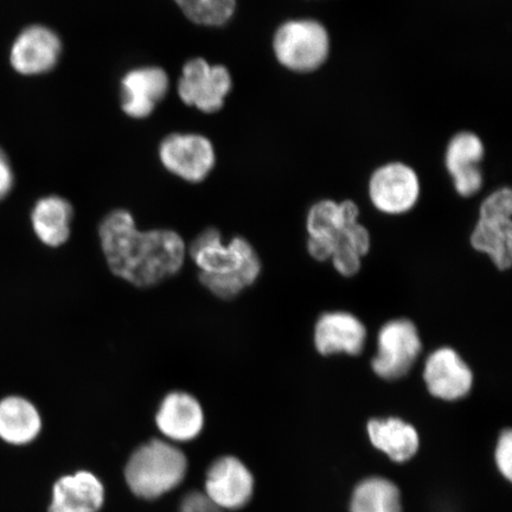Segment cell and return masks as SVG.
<instances>
[{"label": "cell", "mask_w": 512, "mask_h": 512, "mask_svg": "<svg viewBox=\"0 0 512 512\" xmlns=\"http://www.w3.org/2000/svg\"><path fill=\"white\" fill-rule=\"evenodd\" d=\"M102 253L115 277L149 288L174 277L184 266L188 247L171 229L139 230L130 211L117 209L99 226Z\"/></svg>", "instance_id": "cell-1"}, {"label": "cell", "mask_w": 512, "mask_h": 512, "mask_svg": "<svg viewBox=\"0 0 512 512\" xmlns=\"http://www.w3.org/2000/svg\"><path fill=\"white\" fill-rule=\"evenodd\" d=\"M188 254L198 268L201 284L215 297L234 299L256 283L262 264L252 243L234 236L223 241L219 229L207 228L190 243Z\"/></svg>", "instance_id": "cell-2"}, {"label": "cell", "mask_w": 512, "mask_h": 512, "mask_svg": "<svg viewBox=\"0 0 512 512\" xmlns=\"http://www.w3.org/2000/svg\"><path fill=\"white\" fill-rule=\"evenodd\" d=\"M190 470L188 454L163 438L134 447L123 466L126 489L138 501H159L181 488Z\"/></svg>", "instance_id": "cell-3"}, {"label": "cell", "mask_w": 512, "mask_h": 512, "mask_svg": "<svg viewBox=\"0 0 512 512\" xmlns=\"http://www.w3.org/2000/svg\"><path fill=\"white\" fill-rule=\"evenodd\" d=\"M272 50L279 66L287 72L297 75L317 73L330 59V32L316 18L287 19L274 31Z\"/></svg>", "instance_id": "cell-4"}, {"label": "cell", "mask_w": 512, "mask_h": 512, "mask_svg": "<svg viewBox=\"0 0 512 512\" xmlns=\"http://www.w3.org/2000/svg\"><path fill=\"white\" fill-rule=\"evenodd\" d=\"M512 190L501 187L484 198L478 210L470 243L473 249L488 256L498 271L512 265Z\"/></svg>", "instance_id": "cell-5"}, {"label": "cell", "mask_w": 512, "mask_h": 512, "mask_svg": "<svg viewBox=\"0 0 512 512\" xmlns=\"http://www.w3.org/2000/svg\"><path fill=\"white\" fill-rule=\"evenodd\" d=\"M422 352L418 326L408 318L384 323L376 337V354L370 366L379 379L392 382L411 373Z\"/></svg>", "instance_id": "cell-6"}, {"label": "cell", "mask_w": 512, "mask_h": 512, "mask_svg": "<svg viewBox=\"0 0 512 512\" xmlns=\"http://www.w3.org/2000/svg\"><path fill=\"white\" fill-rule=\"evenodd\" d=\"M368 197L371 206L383 215H406L420 201L419 174L412 165L401 160L383 163L371 172Z\"/></svg>", "instance_id": "cell-7"}, {"label": "cell", "mask_w": 512, "mask_h": 512, "mask_svg": "<svg viewBox=\"0 0 512 512\" xmlns=\"http://www.w3.org/2000/svg\"><path fill=\"white\" fill-rule=\"evenodd\" d=\"M361 210L352 200L324 198L312 204L306 215L307 252L318 262L330 261L347 229L360 221Z\"/></svg>", "instance_id": "cell-8"}, {"label": "cell", "mask_w": 512, "mask_h": 512, "mask_svg": "<svg viewBox=\"0 0 512 512\" xmlns=\"http://www.w3.org/2000/svg\"><path fill=\"white\" fill-rule=\"evenodd\" d=\"M203 491L226 512H238L252 503L256 478L251 467L234 454L211 460L203 473Z\"/></svg>", "instance_id": "cell-9"}, {"label": "cell", "mask_w": 512, "mask_h": 512, "mask_svg": "<svg viewBox=\"0 0 512 512\" xmlns=\"http://www.w3.org/2000/svg\"><path fill=\"white\" fill-rule=\"evenodd\" d=\"M233 88L229 70L206 60H189L184 64L177 91L185 105L203 113L219 112Z\"/></svg>", "instance_id": "cell-10"}, {"label": "cell", "mask_w": 512, "mask_h": 512, "mask_svg": "<svg viewBox=\"0 0 512 512\" xmlns=\"http://www.w3.org/2000/svg\"><path fill=\"white\" fill-rule=\"evenodd\" d=\"M158 156L165 170L189 183L203 182L216 163L213 143L197 133L170 134L160 143Z\"/></svg>", "instance_id": "cell-11"}, {"label": "cell", "mask_w": 512, "mask_h": 512, "mask_svg": "<svg viewBox=\"0 0 512 512\" xmlns=\"http://www.w3.org/2000/svg\"><path fill=\"white\" fill-rule=\"evenodd\" d=\"M428 394L444 402H457L470 395L475 374L456 349L440 347L427 356L422 368Z\"/></svg>", "instance_id": "cell-12"}, {"label": "cell", "mask_w": 512, "mask_h": 512, "mask_svg": "<svg viewBox=\"0 0 512 512\" xmlns=\"http://www.w3.org/2000/svg\"><path fill=\"white\" fill-rule=\"evenodd\" d=\"M486 149L483 139L476 132L463 130L448 140L444 164L457 195L472 198L484 187L482 163Z\"/></svg>", "instance_id": "cell-13"}, {"label": "cell", "mask_w": 512, "mask_h": 512, "mask_svg": "<svg viewBox=\"0 0 512 512\" xmlns=\"http://www.w3.org/2000/svg\"><path fill=\"white\" fill-rule=\"evenodd\" d=\"M62 41L46 25L34 24L23 29L10 48L12 69L23 76H40L55 69L62 55Z\"/></svg>", "instance_id": "cell-14"}, {"label": "cell", "mask_w": 512, "mask_h": 512, "mask_svg": "<svg viewBox=\"0 0 512 512\" xmlns=\"http://www.w3.org/2000/svg\"><path fill=\"white\" fill-rule=\"evenodd\" d=\"M106 502L104 480L93 470L78 469L56 478L47 512H102Z\"/></svg>", "instance_id": "cell-15"}, {"label": "cell", "mask_w": 512, "mask_h": 512, "mask_svg": "<svg viewBox=\"0 0 512 512\" xmlns=\"http://www.w3.org/2000/svg\"><path fill=\"white\" fill-rule=\"evenodd\" d=\"M155 425L163 439L172 444H188L200 438L206 426V414L196 396L175 390L160 401Z\"/></svg>", "instance_id": "cell-16"}, {"label": "cell", "mask_w": 512, "mask_h": 512, "mask_svg": "<svg viewBox=\"0 0 512 512\" xmlns=\"http://www.w3.org/2000/svg\"><path fill=\"white\" fill-rule=\"evenodd\" d=\"M368 330L362 320L347 311L325 312L313 329V344L320 356H360L366 349Z\"/></svg>", "instance_id": "cell-17"}, {"label": "cell", "mask_w": 512, "mask_h": 512, "mask_svg": "<svg viewBox=\"0 0 512 512\" xmlns=\"http://www.w3.org/2000/svg\"><path fill=\"white\" fill-rule=\"evenodd\" d=\"M169 87V76L163 68H133L120 82L121 108L132 119L150 117L159 102L168 94Z\"/></svg>", "instance_id": "cell-18"}, {"label": "cell", "mask_w": 512, "mask_h": 512, "mask_svg": "<svg viewBox=\"0 0 512 512\" xmlns=\"http://www.w3.org/2000/svg\"><path fill=\"white\" fill-rule=\"evenodd\" d=\"M366 433L370 445L394 464L412 462L420 451L419 431L399 416L369 419Z\"/></svg>", "instance_id": "cell-19"}, {"label": "cell", "mask_w": 512, "mask_h": 512, "mask_svg": "<svg viewBox=\"0 0 512 512\" xmlns=\"http://www.w3.org/2000/svg\"><path fill=\"white\" fill-rule=\"evenodd\" d=\"M43 421L40 411L23 396L0 400V439L12 446H27L40 437Z\"/></svg>", "instance_id": "cell-20"}, {"label": "cell", "mask_w": 512, "mask_h": 512, "mask_svg": "<svg viewBox=\"0 0 512 512\" xmlns=\"http://www.w3.org/2000/svg\"><path fill=\"white\" fill-rule=\"evenodd\" d=\"M74 208L66 198L50 195L40 198L31 211V226L38 240L51 248L66 245L72 234Z\"/></svg>", "instance_id": "cell-21"}, {"label": "cell", "mask_w": 512, "mask_h": 512, "mask_svg": "<svg viewBox=\"0 0 512 512\" xmlns=\"http://www.w3.org/2000/svg\"><path fill=\"white\" fill-rule=\"evenodd\" d=\"M348 512H405L400 486L386 476L363 477L352 486Z\"/></svg>", "instance_id": "cell-22"}, {"label": "cell", "mask_w": 512, "mask_h": 512, "mask_svg": "<svg viewBox=\"0 0 512 512\" xmlns=\"http://www.w3.org/2000/svg\"><path fill=\"white\" fill-rule=\"evenodd\" d=\"M185 17L202 27L217 28L226 25L235 15L236 0H174Z\"/></svg>", "instance_id": "cell-23"}, {"label": "cell", "mask_w": 512, "mask_h": 512, "mask_svg": "<svg viewBox=\"0 0 512 512\" xmlns=\"http://www.w3.org/2000/svg\"><path fill=\"white\" fill-rule=\"evenodd\" d=\"M331 264L342 277L352 278L360 273L363 258L347 242L341 241L331 256Z\"/></svg>", "instance_id": "cell-24"}, {"label": "cell", "mask_w": 512, "mask_h": 512, "mask_svg": "<svg viewBox=\"0 0 512 512\" xmlns=\"http://www.w3.org/2000/svg\"><path fill=\"white\" fill-rule=\"evenodd\" d=\"M494 463L499 476L511 483L512 480V432L505 428L499 433L494 450Z\"/></svg>", "instance_id": "cell-25"}, {"label": "cell", "mask_w": 512, "mask_h": 512, "mask_svg": "<svg viewBox=\"0 0 512 512\" xmlns=\"http://www.w3.org/2000/svg\"><path fill=\"white\" fill-rule=\"evenodd\" d=\"M176 512H226L204 494L203 490L192 489L179 499Z\"/></svg>", "instance_id": "cell-26"}, {"label": "cell", "mask_w": 512, "mask_h": 512, "mask_svg": "<svg viewBox=\"0 0 512 512\" xmlns=\"http://www.w3.org/2000/svg\"><path fill=\"white\" fill-rule=\"evenodd\" d=\"M15 174L8 155L0 147V201L5 200L14 189Z\"/></svg>", "instance_id": "cell-27"}]
</instances>
